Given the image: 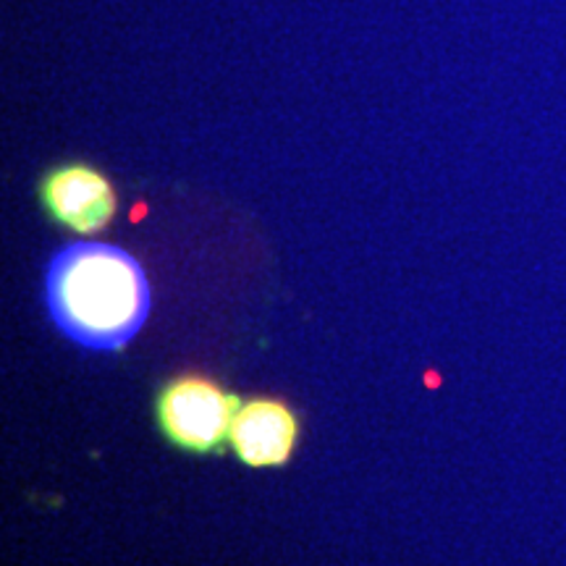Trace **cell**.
<instances>
[{
  "label": "cell",
  "mask_w": 566,
  "mask_h": 566,
  "mask_svg": "<svg viewBox=\"0 0 566 566\" xmlns=\"http://www.w3.org/2000/svg\"><path fill=\"white\" fill-rule=\"evenodd\" d=\"M45 300L63 336L87 349L116 352L150 315V283L122 247L76 242L48 265Z\"/></svg>",
  "instance_id": "6da1fadb"
},
{
  "label": "cell",
  "mask_w": 566,
  "mask_h": 566,
  "mask_svg": "<svg viewBox=\"0 0 566 566\" xmlns=\"http://www.w3.org/2000/svg\"><path fill=\"white\" fill-rule=\"evenodd\" d=\"M239 399L205 375L189 373L168 380L155 399L160 433L189 454H216L229 443Z\"/></svg>",
  "instance_id": "7a4b0ae2"
},
{
  "label": "cell",
  "mask_w": 566,
  "mask_h": 566,
  "mask_svg": "<svg viewBox=\"0 0 566 566\" xmlns=\"http://www.w3.org/2000/svg\"><path fill=\"white\" fill-rule=\"evenodd\" d=\"M300 441V417L286 401L258 399L239 401L231 420L229 446L237 459L252 470L283 467Z\"/></svg>",
  "instance_id": "277c9868"
},
{
  "label": "cell",
  "mask_w": 566,
  "mask_h": 566,
  "mask_svg": "<svg viewBox=\"0 0 566 566\" xmlns=\"http://www.w3.org/2000/svg\"><path fill=\"white\" fill-rule=\"evenodd\" d=\"M40 202L51 221L82 237L108 229L118 208L108 176L87 163H63L51 168L40 181Z\"/></svg>",
  "instance_id": "3957f363"
}]
</instances>
